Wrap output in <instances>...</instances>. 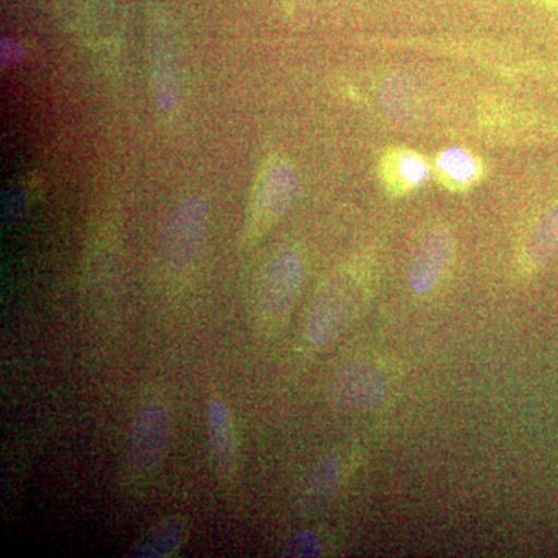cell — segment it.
Returning a JSON list of instances; mask_svg holds the SVG:
<instances>
[{
  "label": "cell",
  "instance_id": "e0dca14e",
  "mask_svg": "<svg viewBox=\"0 0 558 558\" xmlns=\"http://www.w3.org/2000/svg\"><path fill=\"white\" fill-rule=\"evenodd\" d=\"M325 550L323 539L318 532L301 531L293 535L282 548L281 556L284 557H318Z\"/></svg>",
  "mask_w": 558,
  "mask_h": 558
},
{
  "label": "cell",
  "instance_id": "3957f363",
  "mask_svg": "<svg viewBox=\"0 0 558 558\" xmlns=\"http://www.w3.org/2000/svg\"><path fill=\"white\" fill-rule=\"evenodd\" d=\"M208 204L202 196H190L168 219L160 238V258L170 270L190 267L199 256L208 231Z\"/></svg>",
  "mask_w": 558,
  "mask_h": 558
},
{
  "label": "cell",
  "instance_id": "ba28073f",
  "mask_svg": "<svg viewBox=\"0 0 558 558\" xmlns=\"http://www.w3.org/2000/svg\"><path fill=\"white\" fill-rule=\"evenodd\" d=\"M171 439V416L159 403L143 407L132 422L128 458L138 472H150L160 464Z\"/></svg>",
  "mask_w": 558,
  "mask_h": 558
},
{
  "label": "cell",
  "instance_id": "2e32d148",
  "mask_svg": "<svg viewBox=\"0 0 558 558\" xmlns=\"http://www.w3.org/2000/svg\"><path fill=\"white\" fill-rule=\"evenodd\" d=\"M380 97L391 119L405 121L413 109V87L403 76H391L381 87Z\"/></svg>",
  "mask_w": 558,
  "mask_h": 558
},
{
  "label": "cell",
  "instance_id": "9a60e30c",
  "mask_svg": "<svg viewBox=\"0 0 558 558\" xmlns=\"http://www.w3.org/2000/svg\"><path fill=\"white\" fill-rule=\"evenodd\" d=\"M343 483V468L339 454L319 459L304 478V495L314 502L328 501Z\"/></svg>",
  "mask_w": 558,
  "mask_h": 558
},
{
  "label": "cell",
  "instance_id": "8fae6325",
  "mask_svg": "<svg viewBox=\"0 0 558 558\" xmlns=\"http://www.w3.org/2000/svg\"><path fill=\"white\" fill-rule=\"evenodd\" d=\"M381 180L392 196H405L429 179L428 161L409 149H391L380 165Z\"/></svg>",
  "mask_w": 558,
  "mask_h": 558
},
{
  "label": "cell",
  "instance_id": "7a4b0ae2",
  "mask_svg": "<svg viewBox=\"0 0 558 558\" xmlns=\"http://www.w3.org/2000/svg\"><path fill=\"white\" fill-rule=\"evenodd\" d=\"M395 388L392 368L376 360H357L341 366L329 384V398L348 409L376 410L387 403Z\"/></svg>",
  "mask_w": 558,
  "mask_h": 558
},
{
  "label": "cell",
  "instance_id": "52a82bcc",
  "mask_svg": "<svg viewBox=\"0 0 558 558\" xmlns=\"http://www.w3.org/2000/svg\"><path fill=\"white\" fill-rule=\"evenodd\" d=\"M301 182L295 168L288 161H275L264 170L253 201V231L269 229L289 211L299 197Z\"/></svg>",
  "mask_w": 558,
  "mask_h": 558
},
{
  "label": "cell",
  "instance_id": "d6986e66",
  "mask_svg": "<svg viewBox=\"0 0 558 558\" xmlns=\"http://www.w3.org/2000/svg\"><path fill=\"white\" fill-rule=\"evenodd\" d=\"M542 3H545L550 10L558 11V0H542Z\"/></svg>",
  "mask_w": 558,
  "mask_h": 558
},
{
  "label": "cell",
  "instance_id": "277c9868",
  "mask_svg": "<svg viewBox=\"0 0 558 558\" xmlns=\"http://www.w3.org/2000/svg\"><path fill=\"white\" fill-rule=\"evenodd\" d=\"M150 89L161 113L171 116L182 98V60L170 25L154 17L149 27Z\"/></svg>",
  "mask_w": 558,
  "mask_h": 558
},
{
  "label": "cell",
  "instance_id": "7c38bea8",
  "mask_svg": "<svg viewBox=\"0 0 558 558\" xmlns=\"http://www.w3.org/2000/svg\"><path fill=\"white\" fill-rule=\"evenodd\" d=\"M558 255V205L535 223L521 248L519 267L523 275H534Z\"/></svg>",
  "mask_w": 558,
  "mask_h": 558
},
{
  "label": "cell",
  "instance_id": "ac0fdd59",
  "mask_svg": "<svg viewBox=\"0 0 558 558\" xmlns=\"http://www.w3.org/2000/svg\"><path fill=\"white\" fill-rule=\"evenodd\" d=\"M25 207V197L20 190L10 191L9 196H7L5 207H3V215L5 218L16 219L17 216L21 215L22 209Z\"/></svg>",
  "mask_w": 558,
  "mask_h": 558
},
{
  "label": "cell",
  "instance_id": "8992f818",
  "mask_svg": "<svg viewBox=\"0 0 558 558\" xmlns=\"http://www.w3.org/2000/svg\"><path fill=\"white\" fill-rule=\"evenodd\" d=\"M303 286V263L295 250H284L267 267L259 288V306L264 317L281 322L299 300Z\"/></svg>",
  "mask_w": 558,
  "mask_h": 558
},
{
  "label": "cell",
  "instance_id": "9c48e42d",
  "mask_svg": "<svg viewBox=\"0 0 558 558\" xmlns=\"http://www.w3.org/2000/svg\"><path fill=\"white\" fill-rule=\"evenodd\" d=\"M69 27L90 46L100 47L119 36V0H60Z\"/></svg>",
  "mask_w": 558,
  "mask_h": 558
},
{
  "label": "cell",
  "instance_id": "5b68a950",
  "mask_svg": "<svg viewBox=\"0 0 558 558\" xmlns=\"http://www.w3.org/2000/svg\"><path fill=\"white\" fill-rule=\"evenodd\" d=\"M454 250L453 234L446 227H435L422 236L407 267V281L413 293L427 296L438 288L453 263Z\"/></svg>",
  "mask_w": 558,
  "mask_h": 558
},
{
  "label": "cell",
  "instance_id": "30bf717a",
  "mask_svg": "<svg viewBox=\"0 0 558 558\" xmlns=\"http://www.w3.org/2000/svg\"><path fill=\"white\" fill-rule=\"evenodd\" d=\"M209 453L220 478H231L238 468V439L226 403L211 399L207 410Z\"/></svg>",
  "mask_w": 558,
  "mask_h": 558
},
{
  "label": "cell",
  "instance_id": "6da1fadb",
  "mask_svg": "<svg viewBox=\"0 0 558 558\" xmlns=\"http://www.w3.org/2000/svg\"><path fill=\"white\" fill-rule=\"evenodd\" d=\"M373 292L368 264L344 267L325 282L306 323V337L314 347H328L362 314Z\"/></svg>",
  "mask_w": 558,
  "mask_h": 558
},
{
  "label": "cell",
  "instance_id": "5bb4252c",
  "mask_svg": "<svg viewBox=\"0 0 558 558\" xmlns=\"http://www.w3.org/2000/svg\"><path fill=\"white\" fill-rule=\"evenodd\" d=\"M185 526L180 520L161 521L130 550L131 558H167L182 548Z\"/></svg>",
  "mask_w": 558,
  "mask_h": 558
},
{
  "label": "cell",
  "instance_id": "4fadbf2b",
  "mask_svg": "<svg viewBox=\"0 0 558 558\" xmlns=\"http://www.w3.org/2000/svg\"><path fill=\"white\" fill-rule=\"evenodd\" d=\"M444 185L451 190H468L475 185L483 172L478 157L468 149L449 148L444 150L436 160Z\"/></svg>",
  "mask_w": 558,
  "mask_h": 558
}]
</instances>
